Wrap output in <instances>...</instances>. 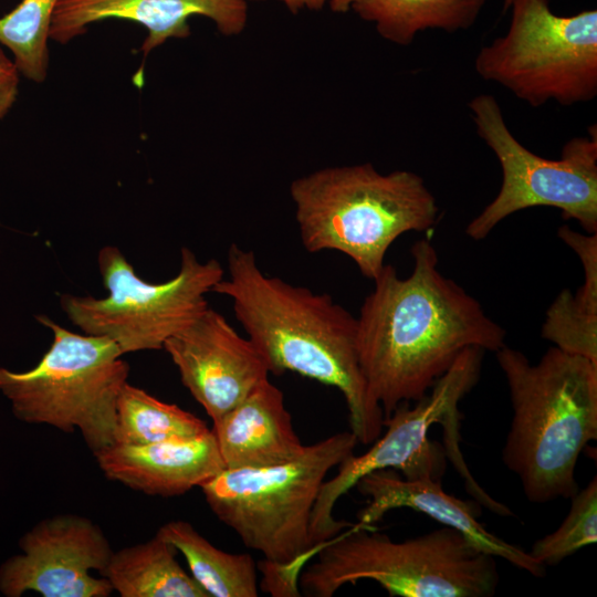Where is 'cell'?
<instances>
[{
    "mask_svg": "<svg viewBox=\"0 0 597 597\" xmlns=\"http://www.w3.org/2000/svg\"><path fill=\"white\" fill-rule=\"evenodd\" d=\"M410 252L411 273L400 277L385 264L356 317L360 370L384 419L401 402L425 396L464 349L495 353L506 345L505 329L439 271L428 239Z\"/></svg>",
    "mask_w": 597,
    "mask_h": 597,
    "instance_id": "6da1fadb",
    "label": "cell"
},
{
    "mask_svg": "<svg viewBox=\"0 0 597 597\" xmlns=\"http://www.w3.org/2000/svg\"><path fill=\"white\" fill-rule=\"evenodd\" d=\"M228 277L212 292L228 296L247 337L274 375L296 373L343 395L350 431L363 444L383 431L384 413L360 370L357 318L326 293L266 275L251 250L231 244Z\"/></svg>",
    "mask_w": 597,
    "mask_h": 597,
    "instance_id": "7a4b0ae2",
    "label": "cell"
},
{
    "mask_svg": "<svg viewBox=\"0 0 597 597\" xmlns=\"http://www.w3.org/2000/svg\"><path fill=\"white\" fill-rule=\"evenodd\" d=\"M495 356L513 411L503 463L530 502L570 499L578 458L597 439V365L555 346L535 364L506 345Z\"/></svg>",
    "mask_w": 597,
    "mask_h": 597,
    "instance_id": "3957f363",
    "label": "cell"
},
{
    "mask_svg": "<svg viewBox=\"0 0 597 597\" xmlns=\"http://www.w3.org/2000/svg\"><path fill=\"white\" fill-rule=\"evenodd\" d=\"M301 242L310 253L347 255L371 281L404 233L438 221L439 206L421 176L378 171L370 163L326 167L290 185Z\"/></svg>",
    "mask_w": 597,
    "mask_h": 597,
    "instance_id": "277c9868",
    "label": "cell"
},
{
    "mask_svg": "<svg viewBox=\"0 0 597 597\" xmlns=\"http://www.w3.org/2000/svg\"><path fill=\"white\" fill-rule=\"evenodd\" d=\"M313 557L298 576L300 591L308 597H331L364 579L389 596L490 597L500 579L494 557L449 526L395 542L353 523Z\"/></svg>",
    "mask_w": 597,
    "mask_h": 597,
    "instance_id": "5b68a950",
    "label": "cell"
},
{
    "mask_svg": "<svg viewBox=\"0 0 597 597\" xmlns=\"http://www.w3.org/2000/svg\"><path fill=\"white\" fill-rule=\"evenodd\" d=\"M357 442L352 431L334 433L284 463L223 469L200 489L213 514L247 547L298 579L300 566L316 553L310 523L321 486Z\"/></svg>",
    "mask_w": 597,
    "mask_h": 597,
    "instance_id": "8992f818",
    "label": "cell"
},
{
    "mask_svg": "<svg viewBox=\"0 0 597 597\" xmlns=\"http://www.w3.org/2000/svg\"><path fill=\"white\" fill-rule=\"evenodd\" d=\"M53 342L27 371L0 367V391L14 416L27 423L48 425L63 432L75 429L97 452L116 442V405L128 383L129 365L111 338L80 335L44 315Z\"/></svg>",
    "mask_w": 597,
    "mask_h": 597,
    "instance_id": "52a82bcc",
    "label": "cell"
},
{
    "mask_svg": "<svg viewBox=\"0 0 597 597\" xmlns=\"http://www.w3.org/2000/svg\"><path fill=\"white\" fill-rule=\"evenodd\" d=\"M484 353L479 347L464 349L413 407L409 401L401 402L384 419L386 432L365 453L348 455L338 464L334 478L323 482L310 523V538L315 551L353 525L352 522L335 520L333 512L337 501L364 475L392 469L407 479L430 475L440 480L444 470V451L428 438L429 429L436 423L444 427L446 450L461 469L467 484L473 482L460 454L459 404L478 384Z\"/></svg>",
    "mask_w": 597,
    "mask_h": 597,
    "instance_id": "ba28073f",
    "label": "cell"
},
{
    "mask_svg": "<svg viewBox=\"0 0 597 597\" xmlns=\"http://www.w3.org/2000/svg\"><path fill=\"white\" fill-rule=\"evenodd\" d=\"M510 27L474 59L478 75L533 107L597 95V11L557 15L548 0H512Z\"/></svg>",
    "mask_w": 597,
    "mask_h": 597,
    "instance_id": "9c48e42d",
    "label": "cell"
},
{
    "mask_svg": "<svg viewBox=\"0 0 597 597\" xmlns=\"http://www.w3.org/2000/svg\"><path fill=\"white\" fill-rule=\"evenodd\" d=\"M97 263L108 295L62 294L60 305L81 331L111 338L123 354L163 349L209 307L206 295L224 277L219 261L201 262L187 247L181 248L177 275L164 283L139 277L114 245L100 250Z\"/></svg>",
    "mask_w": 597,
    "mask_h": 597,
    "instance_id": "30bf717a",
    "label": "cell"
},
{
    "mask_svg": "<svg viewBox=\"0 0 597 597\" xmlns=\"http://www.w3.org/2000/svg\"><path fill=\"white\" fill-rule=\"evenodd\" d=\"M476 133L496 157L502 182L495 198L471 220L465 233L482 240L509 216L533 207H553L597 233V129L569 139L558 159L538 156L509 129L496 98L479 94L469 102Z\"/></svg>",
    "mask_w": 597,
    "mask_h": 597,
    "instance_id": "8fae6325",
    "label": "cell"
},
{
    "mask_svg": "<svg viewBox=\"0 0 597 597\" xmlns=\"http://www.w3.org/2000/svg\"><path fill=\"white\" fill-rule=\"evenodd\" d=\"M21 554L0 566V593L20 597H107L114 591L104 577L113 548L92 520L72 513L38 522L19 541Z\"/></svg>",
    "mask_w": 597,
    "mask_h": 597,
    "instance_id": "7c38bea8",
    "label": "cell"
},
{
    "mask_svg": "<svg viewBox=\"0 0 597 597\" xmlns=\"http://www.w3.org/2000/svg\"><path fill=\"white\" fill-rule=\"evenodd\" d=\"M163 349L212 422L245 399L270 374L253 343L210 306L168 338Z\"/></svg>",
    "mask_w": 597,
    "mask_h": 597,
    "instance_id": "4fadbf2b",
    "label": "cell"
},
{
    "mask_svg": "<svg viewBox=\"0 0 597 597\" xmlns=\"http://www.w3.org/2000/svg\"><path fill=\"white\" fill-rule=\"evenodd\" d=\"M202 15L227 36L240 34L248 23L247 0H59L49 39L61 44L84 34L92 23L126 19L146 28L144 55L169 39L190 35L188 19Z\"/></svg>",
    "mask_w": 597,
    "mask_h": 597,
    "instance_id": "5bb4252c",
    "label": "cell"
},
{
    "mask_svg": "<svg viewBox=\"0 0 597 597\" xmlns=\"http://www.w3.org/2000/svg\"><path fill=\"white\" fill-rule=\"evenodd\" d=\"M355 486L369 499L356 515L355 523L360 526L374 527L394 509H412L457 530L480 551L503 558L535 577L545 575V566L530 552L490 533L476 520L472 505L444 492L438 479L430 475L407 479L396 470L383 469L364 475Z\"/></svg>",
    "mask_w": 597,
    "mask_h": 597,
    "instance_id": "9a60e30c",
    "label": "cell"
},
{
    "mask_svg": "<svg viewBox=\"0 0 597 597\" xmlns=\"http://www.w3.org/2000/svg\"><path fill=\"white\" fill-rule=\"evenodd\" d=\"M93 455L108 480L164 498L200 488L226 469L212 430L149 444L114 443Z\"/></svg>",
    "mask_w": 597,
    "mask_h": 597,
    "instance_id": "2e32d148",
    "label": "cell"
},
{
    "mask_svg": "<svg viewBox=\"0 0 597 597\" xmlns=\"http://www.w3.org/2000/svg\"><path fill=\"white\" fill-rule=\"evenodd\" d=\"M212 432L226 469L284 463L306 447L293 428L282 390L269 378L213 421Z\"/></svg>",
    "mask_w": 597,
    "mask_h": 597,
    "instance_id": "e0dca14e",
    "label": "cell"
},
{
    "mask_svg": "<svg viewBox=\"0 0 597 597\" xmlns=\"http://www.w3.org/2000/svg\"><path fill=\"white\" fill-rule=\"evenodd\" d=\"M176 547L155 534L114 551L100 574L122 597H209L178 563Z\"/></svg>",
    "mask_w": 597,
    "mask_h": 597,
    "instance_id": "ac0fdd59",
    "label": "cell"
},
{
    "mask_svg": "<svg viewBox=\"0 0 597 597\" xmlns=\"http://www.w3.org/2000/svg\"><path fill=\"white\" fill-rule=\"evenodd\" d=\"M486 0H355L350 9L391 43L409 45L418 32L469 29Z\"/></svg>",
    "mask_w": 597,
    "mask_h": 597,
    "instance_id": "d6986e66",
    "label": "cell"
},
{
    "mask_svg": "<svg viewBox=\"0 0 597 597\" xmlns=\"http://www.w3.org/2000/svg\"><path fill=\"white\" fill-rule=\"evenodd\" d=\"M180 552L190 575L209 597H256V565L250 554H231L212 545L187 521L165 523L157 533Z\"/></svg>",
    "mask_w": 597,
    "mask_h": 597,
    "instance_id": "ffe728a7",
    "label": "cell"
},
{
    "mask_svg": "<svg viewBox=\"0 0 597 597\" xmlns=\"http://www.w3.org/2000/svg\"><path fill=\"white\" fill-rule=\"evenodd\" d=\"M584 282L575 292L564 289L546 311L541 335L555 347L597 365V253L578 255Z\"/></svg>",
    "mask_w": 597,
    "mask_h": 597,
    "instance_id": "44dd1931",
    "label": "cell"
},
{
    "mask_svg": "<svg viewBox=\"0 0 597 597\" xmlns=\"http://www.w3.org/2000/svg\"><path fill=\"white\" fill-rule=\"evenodd\" d=\"M210 429L193 413L126 383L116 405L115 443L149 444L192 438Z\"/></svg>",
    "mask_w": 597,
    "mask_h": 597,
    "instance_id": "7402d4cb",
    "label": "cell"
},
{
    "mask_svg": "<svg viewBox=\"0 0 597 597\" xmlns=\"http://www.w3.org/2000/svg\"><path fill=\"white\" fill-rule=\"evenodd\" d=\"M59 0H22L0 18V43L27 78L41 83L49 66V30Z\"/></svg>",
    "mask_w": 597,
    "mask_h": 597,
    "instance_id": "603a6c76",
    "label": "cell"
},
{
    "mask_svg": "<svg viewBox=\"0 0 597 597\" xmlns=\"http://www.w3.org/2000/svg\"><path fill=\"white\" fill-rule=\"evenodd\" d=\"M570 499V510L559 527L537 540L530 552L545 567L557 565L597 541V478Z\"/></svg>",
    "mask_w": 597,
    "mask_h": 597,
    "instance_id": "cb8c5ba5",
    "label": "cell"
},
{
    "mask_svg": "<svg viewBox=\"0 0 597 597\" xmlns=\"http://www.w3.org/2000/svg\"><path fill=\"white\" fill-rule=\"evenodd\" d=\"M19 70L0 49V119L6 116L18 96Z\"/></svg>",
    "mask_w": 597,
    "mask_h": 597,
    "instance_id": "d4e9b609",
    "label": "cell"
},
{
    "mask_svg": "<svg viewBox=\"0 0 597 597\" xmlns=\"http://www.w3.org/2000/svg\"><path fill=\"white\" fill-rule=\"evenodd\" d=\"M289 11L297 13L301 10L307 9L318 11L328 4L329 0H279Z\"/></svg>",
    "mask_w": 597,
    "mask_h": 597,
    "instance_id": "484cf974",
    "label": "cell"
},
{
    "mask_svg": "<svg viewBox=\"0 0 597 597\" xmlns=\"http://www.w3.org/2000/svg\"><path fill=\"white\" fill-rule=\"evenodd\" d=\"M355 0H329L328 4L335 13H346L350 10V6Z\"/></svg>",
    "mask_w": 597,
    "mask_h": 597,
    "instance_id": "4316f807",
    "label": "cell"
},
{
    "mask_svg": "<svg viewBox=\"0 0 597 597\" xmlns=\"http://www.w3.org/2000/svg\"><path fill=\"white\" fill-rule=\"evenodd\" d=\"M511 1H512V0H504V2H503V10H504V11H506V10L510 9Z\"/></svg>",
    "mask_w": 597,
    "mask_h": 597,
    "instance_id": "83f0119b",
    "label": "cell"
},
{
    "mask_svg": "<svg viewBox=\"0 0 597 597\" xmlns=\"http://www.w3.org/2000/svg\"><path fill=\"white\" fill-rule=\"evenodd\" d=\"M251 1H261V0H251Z\"/></svg>",
    "mask_w": 597,
    "mask_h": 597,
    "instance_id": "f1b7e54d",
    "label": "cell"
}]
</instances>
